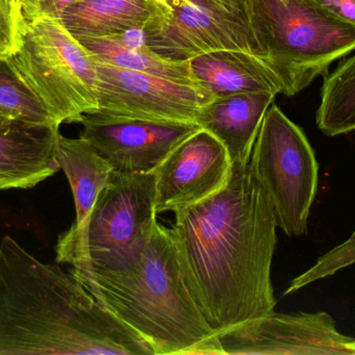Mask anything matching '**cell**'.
Segmentation results:
<instances>
[{
    "label": "cell",
    "mask_w": 355,
    "mask_h": 355,
    "mask_svg": "<svg viewBox=\"0 0 355 355\" xmlns=\"http://www.w3.org/2000/svg\"><path fill=\"white\" fill-rule=\"evenodd\" d=\"M277 229L248 164L232 165L223 189L175 212L171 229L182 268L215 335L275 312Z\"/></svg>",
    "instance_id": "6da1fadb"
},
{
    "label": "cell",
    "mask_w": 355,
    "mask_h": 355,
    "mask_svg": "<svg viewBox=\"0 0 355 355\" xmlns=\"http://www.w3.org/2000/svg\"><path fill=\"white\" fill-rule=\"evenodd\" d=\"M156 355L71 272L0 242V355Z\"/></svg>",
    "instance_id": "7a4b0ae2"
},
{
    "label": "cell",
    "mask_w": 355,
    "mask_h": 355,
    "mask_svg": "<svg viewBox=\"0 0 355 355\" xmlns=\"http://www.w3.org/2000/svg\"><path fill=\"white\" fill-rule=\"evenodd\" d=\"M71 273L156 355L218 354L216 335L192 295L168 227L157 223L141 254L118 268Z\"/></svg>",
    "instance_id": "3957f363"
},
{
    "label": "cell",
    "mask_w": 355,
    "mask_h": 355,
    "mask_svg": "<svg viewBox=\"0 0 355 355\" xmlns=\"http://www.w3.org/2000/svg\"><path fill=\"white\" fill-rule=\"evenodd\" d=\"M248 2L258 58L272 71L286 96L300 93L355 50V27L304 0Z\"/></svg>",
    "instance_id": "277c9868"
},
{
    "label": "cell",
    "mask_w": 355,
    "mask_h": 355,
    "mask_svg": "<svg viewBox=\"0 0 355 355\" xmlns=\"http://www.w3.org/2000/svg\"><path fill=\"white\" fill-rule=\"evenodd\" d=\"M155 173L112 171L89 216L58 238L56 262L71 272L118 268L141 254L153 235Z\"/></svg>",
    "instance_id": "5b68a950"
},
{
    "label": "cell",
    "mask_w": 355,
    "mask_h": 355,
    "mask_svg": "<svg viewBox=\"0 0 355 355\" xmlns=\"http://www.w3.org/2000/svg\"><path fill=\"white\" fill-rule=\"evenodd\" d=\"M6 60L58 124L97 112L93 56L60 21L25 24L18 50Z\"/></svg>",
    "instance_id": "8992f818"
},
{
    "label": "cell",
    "mask_w": 355,
    "mask_h": 355,
    "mask_svg": "<svg viewBox=\"0 0 355 355\" xmlns=\"http://www.w3.org/2000/svg\"><path fill=\"white\" fill-rule=\"evenodd\" d=\"M248 168L266 194L277 227L288 237L306 235L318 188V162L306 133L275 104L263 119Z\"/></svg>",
    "instance_id": "52a82bcc"
},
{
    "label": "cell",
    "mask_w": 355,
    "mask_h": 355,
    "mask_svg": "<svg viewBox=\"0 0 355 355\" xmlns=\"http://www.w3.org/2000/svg\"><path fill=\"white\" fill-rule=\"evenodd\" d=\"M156 1L159 8L143 39L159 56L187 62L216 50H243L258 56L248 0Z\"/></svg>",
    "instance_id": "ba28073f"
},
{
    "label": "cell",
    "mask_w": 355,
    "mask_h": 355,
    "mask_svg": "<svg viewBox=\"0 0 355 355\" xmlns=\"http://www.w3.org/2000/svg\"><path fill=\"white\" fill-rule=\"evenodd\" d=\"M94 58L100 114L143 120L193 122L214 96L198 85L137 72Z\"/></svg>",
    "instance_id": "9c48e42d"
},
{
    "label": "cell",
    "mask_w": 355,
    "mask_h": 355,
    "mask_svg": "<svg viewBox=\"0 0 355 355\" xmlns=\"http://www.w3.org/2000/svg\"><path fill=\"white\" fill-rule=\"evenodd\" d=\"M218 354L355 355V339L325 312L266 316L217 333Z\"/></svg>",
    "instance_id": "30bf717a"
},
{
    "label": "cell",
    "mask_w": 355,
    "mask_h": 355,
    "mask_svg": "<svg viewBox=\"0 0 355 355\" xmlns=\"http://www.w3.org/2000/svg\"><path fill=\"white\" fill-rule=\"evenodd\" d=\"M80 137L87 140L114 170L154 172L166 156L200 129L193 122L143 120L93 113L81 117Z\"/></svg>",
    "instance_id": "8fae6325"
},
{
    "label": "cell",
    "mask_w": 355,
    "mask_h": 355,
    "mask_svg": "<svg viewBox=\"0 0 355 355\" xmlns=\"http://www.w3.org/2000/svg\"><path fill=\"white\" fill-rule=\"evenodd\" d=\"M231 171V158L223 144L209 131L198 129L154 171L156 213H175L214 195L227 185Z\"/></svg>",
    "instance_id": "7c38bea8"
},
{
    "label": "cell",
    "mask_w": 355,
    "mask_h": 355,
    "mask_svg": "<svg viewBox=\"0 0 355 355\" xmlns=\"http://www.w3.org/2000/svg\"><path fill=\"white\" fill-rule=\"evenodd\" d=\"M60 126L0 122V190L31 189L60 170Z\"/></svg>",
    "instance_id": "4fadbf2b"
},
{
    "label": "cell",
    "mask_w": 355,
    "mask_h": 355,
    "mask_svg": "<svg viewBox=\"0 0 355 355\" xmlns=\"http://www.w3.org/2000/svg\"><path fill=\"white\" fill-rule=\"evenodd\" d=\"M275 96L257 92L215 98L200 110L196 123L223 144L232 165L248 164L263 119Z\"/></svg>",
    "instance_id": "5bb4252c"
},
{
    "label": "cell",
    "mask_w": 355,
    "mask_h": 355,
    "mask_svg": "<svg viewBox=\"0 0 355 355\" xmlns=\"http://www.w3.org/2000/svg\"><path fill=\"white\" fill-rule=\"evenodd\" d=\"M194 81L215 98L243 93H282L281 83L260 58L243 50H216L189 60Z\"/></svg>",
    "instance_id": "9a60e30c"
},
{
    "label": "cell",
    "mask_w": 355,
    "mask_h": 355,
    "mask_svg": "<svg viewBox=\"0 0 355 355\" xmlns=\"http://www.w3.org/2000/svg\"><path fill=\"white\" fill-rule=\"evenodd\" d=\"M158 8L156 0H78L60 23L78 41L114 37L144 31Z\"/></svg>",
    "instance_id": "2e32d148"
},
{
    "label": "cell",
    "mask_w": 355,
    "mask_h": 355,
    "mask_svg": "<svg viewBox=\"0 0 355 355\" xmlns=\"http://www.w3.org/2000/svg\"><path fill=\"white\" fill-rule=\"evenodd\" d=\"M56 156L74 197V224H80L89 216L100 193L107 185L114 168L81 137L71 139L60 133Z\"/></svg>",
    "instance_id": "e0dca14e"
},
{
    "label": "cell",
    "mask_w": 355,
    "mask_h": 355,
    "mask_svg": "<svg viewBox=\"0 0 355 355\" xmlns=\"http://www.w3.org/2000/svg\"><path fill=\"white\" fill-rule=\"evenodd\" d=\"M132 33L131 31L114 37L79 40V42L87 48L93 58L106 64L181 83L198 85L192 76L189 60L176 62L168 60L146 45L143 31H139V35H131Z\"/></svg>",
    "instance_id": "ac0fdd59"
},
{
    "label": "cell",
    "mask_w": 355,
    "mask_h": 355,
    "mask_svg": "<svg viewBox=\"0 0 355 355\" xmlns=\"http://www.w3.org/2000/svg\"><path fill=\"white\" fill-rule=\"evenodd\" d=\"M316 124L329 137L355 131V54L325 77Z\"/></svg>",
    "instance_id": "d6986e66"
},
{
    "label": "cell",
    "mask_w": 355,
    "mask_h": 355,
    "mask_svg": "<svg viewBox=\"0 0 355 355\" xmlns=\"http://www.w3.org/2000/svg\"><path fill=\"white\" fill-rule=\"evenodd\" d=\"M0 114L33 124H58L6 58H0Z\"/></svg>",
    "instance_id": "ffe728a7"
},
{
    "label": "cell",
    "mask_w": 355,
    "mask_h": 355,
    "mask_svg": "<svg viewBox=\"0 0 355 355\" xmlns=\"http://www.w3.org/2000/svg\"><path fill=\"white\" fill-rule=\"evenodd\" d=\"M355 264V229L349 239L346 240L341 245L331 249L324 256L318 258L316 264L311 267L308 271L294 279L286 289L284 295L295 293L304 287L312 285L321 279L333 276L347 267Z\"/></svg>",
    "instance_id": "44dd1931"
},
{
    "label": "cell",
    "mask_w": 355,
    "mask_h": 355,
    "mask_svg": "<svg viewBox=\"0 0 355 355\" xmlns=\"http://www.w3.org/2000/svg\"><path fill=\"white\" fill-rule=\"evenodd\" d=\"M20 14L10 0H0V58L18 50L21 39Z\"/></svg>",
    "instance_id": "7402d4cb"
},
{
    "label": "cell",
    "mask_w": 355,
    "mask_h": 355,
    "mask_svg": "<svg viewBox=\"0 0 355 355\" xmlns=\"http://www.w3.org/2000/svg\"><path fill=\"white\" fill-rule=\"evenodd\" d=\"M76 1L78 0H19L21 24L23 27L44 19L60 21L64 10Z\"/></svg>",
    "instance_id": "603a6c76"
},
{
    "label": "cell",
    "mask_w": 355,
    "mask_h": 355,
    "mask_svg": "<svg viewBox=\"0 0 355 355\" xmlns=\"http://www.w3.org/2000/svg\"><path fill=\"white\" fill-rule=\"evenodd\" d=\"M336 20L355 27V0H304Z\"/></svg>",
    "instance_id": "cb8c5ba5"
},
{
    "label": "cell",
    "mask_w": 355,
    "mask_h": 355,
    "mask_svg": "<svg viewBox=\"0 0 355 355\" xmlns=\"http://www.w3.org/2000/svg\"><path fill=\"white\" fill-rule=\"evenodd\" d=\"M10 1L12 2V3L14 4L19 10V0H10Z\"/></svg>",
    "instance_id": "d4e9b609"
},
{
    "label": "cell",
    "mask_w": 355,
    "mask_h": 355,
    "mask_svg": "<svg viewBox=\"0 0 355 355\" xmlns=\"http://www.w3.org/2000/svg\"><path fill=\"white\" fill-rule=\"evenodd\" d=\"M10 120V119L6 118L3 115L0 114V122H4V121Z\"/></svg>",
    "instance_id": "484cf974"
}]
</instances>
